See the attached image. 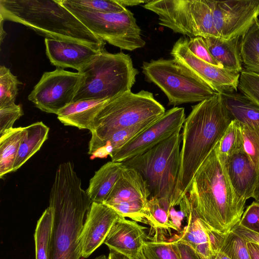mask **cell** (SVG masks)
Segmentation results:
<instances>
[{
  "instance_id": "obj_1",
  "label": "cell",
  "mask_w": 259,
  "mask_h": 259,
  "mask_svg": "<svg viewBox=\"0 0 259 259\" xmlns=\"http://www.w3.org/2000/svg\"><path fill=\"white\" fill-rule=\"evenodd\" d=\"M92 203L74 164H60L50 193L53 226L49 259H80V236Z\"/></svg>"
},
{
  "instance_id": "obj_2",
  "label": "cell",
  "mask_w": 259,
  "mask_h": 259,
  "mask_svg": "<svg viewBox=\"0 0 259 259\" xmlns=\"http://www.w3.org/2000/svg\"><path fill=\"white\" fill-rule=\"evenodd\" d=\"M231 121L221 94L216 93L192 107L182 132L177 204L180 203L196 172L214 149Z\"/></svg>"
},
{
  "instance_id": "obj_3",
  "label": "cell",
  "mask_w": 259,
  "mask_h": 259,
  "mask_svg": "<svg viewBox=\"0 0 259 259\" xmlns=\"http://www.w3.org/2000/svg\"><path fill=\"white\" fill-rule=\"evenodd\" d=\"M196 216L226 234L239 223L245 205L236 196L215 148L199 168L186 194Z\"/></svg>"
},
{
  "instance_id": "obj_4",
  "label": "cell",
  "mask_w": 259,
  "mask_h": 259,
  "mask_svg": "<svg viewBox=\"0 0 259 259\" xmlns=\"http://www.w3.org/2000/svg\"><path fill=\"white\" fill-rule=\"evenodd\" d=\"M0 16L1 20L20 23L46 38L105 50L106 42L89 30L58 0H0Z\"/></svg>"
},
{
  "instance_id": "obj_5",
  "label": "cell",
  "mask_w": 259,
  "mask_h": 259,
  "mask_svg": "<svg viewBox=\"0 0 259 259\" xmlns=\"http://www.w3.org/2000/svg\"><path fill=\"white\" fill-rule=\"evenodd\" d=\"M79 72L81 77L73 102L109 100L131 91L139 73L128 54H112L105 50Z\"/></svg>"
},
{
  "instance_id": "obj_6",
  "label": "cell",
  "mask_w": 259,
  "mask_h": 259,
  "mask_svg": "<svg viewBox=\"0 0 259 259\" xmlns=\"http://www.w3.org/2000/svg\"><path fill=\"white\" fill-rule=\"evenodd\" d=\"M165 112L153 94L144 90L137 93L128 91L109 99L95 118L88 153L114 133L156 119Z\"/></svg>"
},
{
  "instance_id": "obj_7",
  "label": "cell",
  "mask_w": 259,
  "mask_h": 259,
  "mask_svg": "<svg viewBox=\"0 0 259 259\" xmlns=\"http://www.w3.org/2000/svg\"><path fill=\"white\" fill-rule=\"evenodd\" d=\"M180 130L170 137L143 154L122 162L134 168L146 181L151 197L167 199L176 203L177 184L180 167V145L182 135Z\"/></svg>"
},
{
  "instance_id": "obj_8",
  "label": "cell",
  "mask_w": 259,
  "mask_h": 259,
  "mask_svg": "<svg viewBox=\"0 0 259 259\" xmlns=\"http://www.w3.org/2000/svg\"><path fill=\"white\" fill-rule=\"evenodd\" d=\"M142 69L147 80L165 94L168 105L199 103L216 93L174 59L144 62Z\"/></svg>"
},
{
  "instance_id": "obj_9",
  "label": "cell",
  "mask_w": 259,
  "mask_h": 259,
  "mask_svg": "<svg viewBox=\"0 0 259 259\" xmlns=\"http://www.w3.org/2000/svg\"><path fill=\"white\" fill-rule=\"evenodd\" d=\"M143 7L158 16V24L190 38L218 37L209 0L149 1Z\"/></svg>"
},
{
  "instance_id": "obj_10",
  "label": "cell",
  "mask_w": 259,
  "mask_h": 259,
  "mask_svg": "<svg viewBox=\"0 0 259 259\" xmlns=\"http://www.w3.org/2000/svg\"><path fill=\"white\" fill-rule=\"evenodd\" d=\"M89 30L105 42L120 49L134 51L146 42L133 13L127 9L119 13H98L85 10L68 0H58Z\"/></svg>"
},
{
  "instance_id": "obj_11",
  "label": "cell",
  "mask_w": 259,
  "mask_h": 259,
  "mask_svg": "<svg viewBox=\"0 0 259 259\" xmlns=\"http://www.w3.org/2000/svg\"><path fill=\"white\" fill-rule=\"evenodd\" d=\"M81 74L57 68L45 72L28 96V99L41 111L57 114L73 102Z\"/></svg>"
},
{
  "instance_id": "obj_12",
  "label": "cell",
  "mask_w": 259,
  "mask_h": 259,
  "mask_svg": "<svg viewBox=\"0 0 259 259\" xmlns=\"http://www.w3.org/2000/svg\"><path fill=\"white\" fill-rule=\"evenodd\" d=\"M185 109L175 107L156 119L142 132L110 156L113 162H122L140 155L181 130L185 121Z\"/></svg>"
},
{
  "instance_id": "obj_13",
  "label": "cell",
  "mask_w": 259,
  "mask_h": 259,
  "mask_svg": "<svg viewBox=\"0 0 259 259\" xmlns=\"http://www.w3.org/2000/svg\"><path fill=\"white\" fill-rule=\"evenodd\" d=\"M170 54L174 59L215 92L223 94L237 91L240 73L218 67L197 57L188 47V38H179Z\"/></svg>"
},
{
  "instance_id": "obj_14",
  "label": "cell",
  "mask_w": 259,
  "mask_h": 259,
  "mask_svg": "<svg viewBox=\"0 0 259 259\" xmlns=\"http://www.w3.org/2000/svg\"><path fill=\"white\" fill-rule=\"evenodd\" d=\"M218 37L230 39L241 36L259 15L258 0L210 1Z\"/></svg>"
},
{
  "instance_id": "obj_15",
  "label": "cell",
  "mask_w": 259,
  "mask_h": 259,
  "mask_svg": "<svg viewBox=\"0 0 259 259\" xmlns=\"http://www.w3.org/2000/svg\"><path fill=\"white\" fill-rule=\"evenodd\" d=\"M150 196L142 176L134 168L124 166L119 179L104 203L120 215L132 218L145 209Z\"/></svg>"
},
{
  "instance_id": "obj_16",
  "label": "cell",
  "mask_w": 259,
  "mask_h": 259,
  "mask_svg": "<svg viewBox=\"0 0 259 259\" xmlns=\"http://www.w3.org/2000/svg\"><path fill=\"white\" fill-rule=\"evenodd\" d=\"M121 217H123L105 203H92L80 236L82 257H88L104 243L112 227Z\"/></svg>"
},
{
  "instance_id": "obj_17",
  "label": "cell",
  "mask_w": 259,
  "mask_h": 259,
  "mask_svg": "<svg viewBox=\"0 0 259 259\" xmlns=\"http://www.w3.org/2000/svg\"><path fill=\"white\" fill-rule=\"evenodd\" d=\"M45 44L46 55L52 65L57 68H72L78 72L103 51L78 42L46 37Z\"/></svg>"
},
{
  "instance_id": "obj_18",
  "label": "cell",
  "mask_w": 259,
  "mask_h": 259,
  "mask_svg": "<svg viewBox=\"0 0 259 259\" xmlns=\"http://www.w3.org/2000/svg\"><path fill=\"white\" fill-rule=\"evenodd\" d=\"M145 229L136 221L121 217L112 227L104 243L110 250L132 259L142 251L147 241Z\"/></svg>"
},
{
  "instance_id": "obj_19",
  "label": "cell",
  "mask_w": 259,
  "mask_h": 259,
  "mask_svg": "<svg viewBox=\"0 0 259 259\" xmlns=\"http://www.w3.org/2000/svg\"><path fill=\"white\" fill-rule=\"evenodd\" d=\"M222 164L236 196L245 205L253 197L259 172L244 151L233 155Z\"/></svg>"
},
{
  "instance_id": "obj_20",
  "label": "cell",
  "mask_w": 259,
  "mask_h": 259,
  "mask_svg": "<svg viewBox=\"0 0 259 259\" xmlns=\"http://www.w3.org/2000/svg\"><path fill=\"white\" fill-rule=\"evenodd\" d=\"M109 100L87 99L72 102L59 111L57 118L65 125L91 132L97 115Z\"/></svg>"
},
{
  "instance_id": "obj_21",
  "label": "cell",
  "mask_w": 259,
  "mask_h": 259,
  "mask_svg": "<svg viewBox=\"0 0 259 259\" xmlns=\"http://www.w3.org/2000/svg\"><path fill=\"white\" fill-rule=\"evenodd\" d=\"M122 162L109 161L95 172L90 179L87 193L92 202L104 203L119 179Z\"/></svg>"
},
{
  "instance_id": "obj_22",
  "label": "cell",
  "mask_w": 259,
  "mask_h": 259,
  "mask_svg": "<svg viewBox=\"0 0 259 259\" xmlns=\"http://www.w3.org/2000/svg\"><path fill=\"white\" fill-rule=\"evenodd\" d=\"M240 37L230 39L211 36L203 38L211 54L223 68L240 73L243 70L240 52Z\"/></svg>"
},
{
  "instance_id": "obj_23",
  "label": "cell",
  "mask_w": 259,
  "mask_h": 259,
  "mask_svg": "<svg viewBox=\"0 0 259 259\" xmlns=\"http://www.w3.org/2000/svg\"><path fill=\"white\" fill-rule=\"evenodd\" d=\"M222 95L232 120L259 127V105L242 93L233 92Z\"/></svg>"
},
{
  "instance_id": "obj_24",
  "label": "cell",
  "mask_w": 259,
  "mask_h": 259,
  "mask_svg": "<svg viewBox=\"0 0 259 259\" xmlns=\"http://www.w3.org/2000/svg\"><path fill=\"white\" fill-rule=\"evenodd\" d=\"M25 127L26 133L20 145L13 172L20 168L36 153L48 138L50 128L42 121L32 123Z\"/></svg>"
},
{
  "instance_id": "obj_25",
  "label": "cell",
  "mask_w": 259,
  "mask_h": 259,
  "mask_svg": "<svg viewBox=\"0 0 259 259\" xmlns=\"http://www.w3.org/2000/svg\"><path fill=\"white\" fill-rule=\"evenodd\" d=\"M177 241L189 245L204 259L209 258L211 252L207 225L192 210L187 225Z\"/></svg>"
},
{
  "instance_id": "obj_26",
  "label": "cell",
  "mask_w": 259,
  "mask_h": 259,
  "mask_svg": "<svg viewBox=\"0 0 259 259\" xmlns=\"http://www.w3.org/2000/svg\"><path fill=\"white\" fill-rule=\"evenodd\" d=\"M26 133L25 127H13L0 137V178L13 172L21 143Z\"/></svg>"
},
{
  "instance_id": "obj_27",
  "label": "cell",
  "mask_w": 259,
  "mask_h": 259,
  "mask_svg": "<svg viewBox=\"0 0 259 259\" xmlns=\"http://www.w3.org/2000/svg\"><path fill=\"white\" fill-rule=\"evenodd\" d=\"M240 52L244 70L249 71L259 68V19L241 36Z\"/></svg>"
},
{
  "instance_id": "obj_28",
  "label": "cell",
  "mask_w": 259,
  "mask_h": 259,
  "mask_svg": "<svg viewBox=\"0 0 259 259\" xmlns=\"http://www.w3.org/2000/svg\"><path fill=\"white\" fill-rule=\"evenodd\" d=\"M215 149L222 163L233 155L244 151L241 126L238 121H231Z\"/></svg>"
},
{
  "instance_id": "obj_29",
  "label": "cell",
  "mask_w": 259,
  "mask_h": 259,
  "mask_svg": "<svg viewBox=\"0 0 259 259\" xmlns=\"http://www.w3.org/2000/svg\"><path fill=\"white\" fill-rule=\"evenodd\" d=\"M53 215L49 206L38 220L35 230V259H49Z\"/></svg>"
},
{
  "instance_id": "obj_30",
  "label": "cell",
  "mask_w": 259,
  "mask_h": 259,
  "mask_svg": "<svg viewBox=\"0 0 259 259\" xmlns=\"http://www.w3.org/2000/svg\"><path fill=\"white\" fill-rule=\"evenodd\" d=\"M142 251L145 259H181L175 241L147 240Z\"/></svg>"
},
{
  "instance_id": "obj_31",
  "label": "cell",
  "mask_w": 259,
  "mask_h": 259,
  "mask_svg": "<svg viewBox=\"0 0 259 259\" xmlns=\"http://www.w3.org/2000/svg\"><path fill=\"white\" fill-rule=\"evenodd\" d=\"M22 83L4 65L0 66V109L15 104Z\"/></svg>"
},
{
  "instance_id": "obj_32",
  "label": "cell",
  "mask_w": 259,
  "mask_h": 259,
  "mask_svg": "<svg viewBox=\"0 0 259 259\" xmlns=\"http://www.w3.org/2000/svg\"><path fill=\"white\" fill-rule=\"evenodd\" d=\"M247 243L243 237L231 230L226 234L220 251L230 259H251Z\"/></svg>"
},
{
  "instance_id": "obj_33",
  "label": "cell",
  "mask_w": 259,
  "mask_h": 259,
  "mask_svg": "<svg viewBox=\"0 0 259 259\" xmlns=\"http://www.w3.org/2000/svg\"><path fill=\"white\" fill-rule=\"evenodd\" d=\"M244 150L259 172V127L241 124Z\"/></svg>"
},
{
  "instance_id": "obj_34",
  "label": "cell",
  "mask_w": 259,
  "mask_h": 259,
  "mask_svg": "<svg viewBox=\"0 0 259 259\" xmlns=\"http://www.w3.org/2000/svg\"><path fill=\"white\" fill-rule=\"evenodd\" d=\"M69 2L82 9L98 13H119L126 8L117 0H68Z\"/></svg>"
},
{
  "instance_id": "obj_35",
  "label": "cell",
  "mask_w": 259,
  "mask_h": 259,
  "mask_svg": "<svg viewBox=\"0 0 259 259\" xmlns=\"http://www.w3.org/2000/svg\"><path fill=\"white\" fill-rule=\"evenodd\" d=\"M238 88L241 93L259 105V73L243 69Z\"/></svg>"
},
{
  "instance_id": "obj_36",
  "label": "cell",
  "mask_w": 259,
  "mask_h": 259,
  "mask_svg": "<svg viewBox=\"0 0 259 259\" xmlns=\"http://www.w3.org/2000/svg\"><path fill=\"white\" fill-rule=\"evenodd\" d=\"M24 114L22 106L16 104L0 109V136L13 128L15 122Z\"/></svg>"
},
{
  "instance_id": "obj_37",
  "label": "cell",
  "mask_w": 259,
  "mask_h": 259,
  "mask_svg": "<svg viewBox=\"0 0 259 259\" xmlns=\"http://www.w3.org/2000/svg\"><path fill=\"white\" fill-rule=\"evenodd\" d=\"M188 47L199 58L209 64L223 68L211 54L203 37L197 36L189 38Z\"/></svg>"
},
{
  "instance_id": "obj_38",
  "label": "cell",
  "mask_w": 259,
  "mask_h": 259,
  "mask_svg": "<svg viewBox=\"0 0 259 259\" xmlns=\"http://www.w3.org/2000/svg\"><path fill=\"white\" fill-rule=\"evenodd\" d=\"M239 224L259 234V202L253 201L243 212Z\"/></svg>"
},
{
  "instance_id": "obj_39",
  "label": "cell",
  "mask_w": 259,
  "mask_h": 259,
  "mask_svg": "<svg viewBox=\"0 0 259 259\" xmlns=\"http://www.w3.org/2000/svg\"><path fill=\"white\" fill-rule=\"evenodd\" d=\"M175 242L178 246L181 259H204L189 245L180 241Z\"/></svg>"
},
{
  "instance_id": "obj_40",
  "label": "cell",
  "mask_w": 259,
  "mask_h": 259,
  "mask_svg": "<svg viewBox=\"0 0 259 259\" xmlns=\"http://www.w3.org/2000/svg\"><path fill=\"white\" fill-rule=\"evenodd\" d=\"M234 232L243 237L247 242L259 245V234L247 229L238 223L232 230Z\"/></svg>"
},
{
  "instance_id": "obj_41",
  "label": "cell",
  "mask_w": 259,
  "mask_h": 259,
  "mask_svg": "<svg viewBox=\"0 0 259 259\" xmlns=\"http://www.w3.org/2000/svg\"><path fill=\"white\" fill-rule=\"evenodd\" d=\"M247 247L251 259H259V245L248 242Z\"/></svg>"
},
{
  "instance_id": "obj_42",
  "label": "cell",
  "mask_w": 259,
  "mask_h": 259,
  "mask_svg": "<svg viewBox=\"0 0 259 259\" xmlns=\"http://www.w3.org/2000/svg\"><path fill=\"white\" fill-rule=\"evenodd\" d=\"M117 2L126 8L127 6H134L139 5L142 4H146L149 1L141 0H117Z\"/></svg>"
},
{
  "instance_id": "obj_43",
  "label": "cell",
  "mask_w": 259,
  "mask_h": 259,
  "mask_svg": "<svg viewBox=\"0 0 259 259\" xmlns=\"http://www.w3.org/2000/svg\"><path fill=\"white\" fill-rule=\"evenodd\" d=\"M108 259H130L125 255L113 250H110Z\"/></svg>"
},
{
  "instance_id": "obj_44",
  "label": "cell",
  "mask_w": 259,
  "mask_h": 259,
  "mask_svg": "<svg viewBox=\"0 0 259 259\" xmlns=\"http://www.w3.org/2000/svg\"><path fill=\"white\" fill-rule=\"evenodd\" d=\"M209 259H230L224 253L218 251L211 254Z\"/></svg>"
},
{
  "instance_id": "obj_45",
  "label": "cell",
  "mask_w": 259,
  "mask_h": 259,
  "mask_svg": "<svg viewBox=\"0 0 259 259\" xmlns=\"http://www.w3.org/2000/svg\"><path fill=\"white\" fill-rule=\"evenodd\" d=\"M253 198L256 201L259 202V177Z\"/></svg>"
},
{
  "instance_id": "obj_46",
  "label": "cell",
  "mask_w": 259,
  "mask_h": 259,
  "mask_svg": "<svg viewBox=\"0 0 259 259\" xmlns=\"http://www.w3.org/2000/svg\"><path fill=\"white\" fill-rule=\"evenodd\" d=\"M132 259H145L142 251H141L136 256Z\"/></svg>"
},
{
  "instance_id": "obj_47",
  "label": "cell",
  "mask_w": 259,
  "mask_h": 259,
  "mask_svg": "<svg viewBox=\"0 0 259 259\" xmlns=\"http://www.w3.org/2000/svg\"><path fill=\"white\" fill-rule=\"evenodd\" d=\"M94 259H108V257H106L105 255H100Z\"/></svg>"
},
{
  "instance_id": "obj_48",
  "label": "cell",
  "mask_w": 259,
  "mask_h": 259,
  "mask_svg": "<svg viewBox=\"0 0 259 259\" xmlns=\"http://www.w3.org/2000/svg\"><path fill=\"white\" fill-rule=\"evenodd\" d=\"M248 71H251V72H255V73H259V68L253 69L250 70H249Z\"/></svg>"
},
{
  "instance_id": "obj_49",
  "label": "cell",
  "mask_w": 259,
  "mask_h": 259,
  "mask_svg": "<svg viewBox=\"0 0 259 259\" xmlns=\"http://www.w3.org/2000/svg\"><path fill=\"white\" fill-rule=\"evenodd\" d=\"M258 3H259V0H258Z\"/></svg>"
}]
</instances>
